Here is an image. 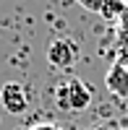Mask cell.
Wrapping results in <instances>:
<instances>
[{"label":"cell","mask_w":128,"mask_h":130,"mask_svg":"<svg viewBox=\"0 0 128 130\" xmlns=\"http://www.w3.org/2000/svg\"><path fill=\"white\" fill-rule=\"evenodd\" d=\"M120 62H123V65H128V50H125L123 55H120Z\"/></svg>","instance_id":"obj_9"},{"label":"cell","mask_w":128,"mask_h":130,"mask_svg":"<svg viewBox=\"0 0 128 130\" xmlns=\"http://www.w3.org/2000/svg\"><path fill=\"white\" fill-rule=\"evenodd\" d=\"M76 3H79L81 8L92 10V13H99V10H102V5H105V0H76Z\"/></svg>","instance_id":"obj_6"},{"label":"cell","mask_w":128,"mask_h":130,"mask_svg":"<svg viewBox=\"0 0 128 130\" xmlns=\"http://www.w3.org/2000/svg\"><path fill=\"white\" fill-rule=\"evenodd\" d=\"M55 102H58L60 109H66L71 115H79L92 104V86L79 81V78H71V81L60 83L55 89Z\"/></svg>","instance_id":"obj_1"},{"label":"cell","mask_w":128,"mask_h":130,"mask_svg":"<svg viewBox=\"0 0 128 130\" xmlns=\"http://www.w3.org/2000/svg\"><path fill=\"white\" fill-rule=\"evenodd\" d=\"M47 62L52 65V68H58V70H66V68H73V65L79 62L81 57V50L79 44L73 39L68 37H58V39H52L50 44H47Z\"/></svg>","instance_id":"obj_2"},{"label":"cell","mask_w":128,"mask_h":130,"mask_svg":"<svg viewBox=\"0 0 128 130\" xmlns=\"http://www.w3.org/2000/svg\"><path fill=\"white\" fill-rule=\"evenodd\" d=\"M105 86L112 96L118 99H128V65H123L120 60H115L110 68H107V75H105Z\"/></svg>","instance_id":"obj_4"},{"label":"cell","mask_w":128,"mask_h":130,"mask_svg":"<svg viewBox=\"0 0 128 130\" xmlns=\"http://www.w3.org/2000/svg\"><path fill=\"white\" fill-rule=\"evenodd\" d=\"M0 104L3 109L10 112V115H24L29 109V96H26V89L16 81H8L0 86Z\"/></svg>","instance_id":"obj_3"},{"label":"cell","mask_w":128,"mask_h":130,"mask_svg":"<svg viewBox=\"0 0 128 130\" xmlns=\"http://www.w3.org/2000/svg\"><path fill=\"white\" fill-rule=\"evenodd\" d=\"M29 130H60V127L52 125V122H45V125H34V127H29Z\"/></svg>","instance_id":"obj_8"},{"label":"cell","mask_w":128,"mask_h":130,"mask_svg":"<svg viewBox=\"0 0 128 130\" xmlns=\"http://www.w3.org/2000/svg\"><path fill=\"white\" fill-rule=\"evenodd\" d=\"M89 130H118V125H115V122H97V125H92Z\"/></svg>","instance_id":"obj_7"},{"label":"cell","mask_w":128,"mask_h":130,"mask_svg":"<svg viewBox=\"0 0 128 130\" xmlns=\"http://www.w3.org/2000/svg\"><path fill=\"white\" fill-rule=\"evenodd\" d=\"M99 13L107 18V21H115V18H120L125 13V0H105V5Z\"/></svg>","instance_id":"obj_5"}]
</instances>
